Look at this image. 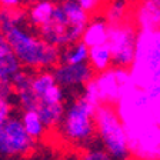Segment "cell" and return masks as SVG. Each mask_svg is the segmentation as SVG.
I'll return each instance as SVG.
<instances>
[{
    "label": "cell",
    "instance_id": "obj_26",
    "mask_svg": "<svg viewBox=\"0 0 160 160\" xmlns=\"http://www.w3.org/2000/svg\"><path fill=\"white\" fill-rule=\"evenodd\" d=\"M10 52H13V50H12V47H10L9 40H7L6 34L0 32V57L4 56V54H7V53H10Z\"/></svg>",
    "mask_w": 160,
    "mask_h": 160
},
{
    "label": "cell",
    "instance_id": "obj_8",
    "mask_svg": "<svg viewBox=\"0 0 160 160\" xmlns=\"http://www.w3.org/2000/svg\"><path fill=\"white\" fill-rule=\"evenodd\" d=\"M137 36L139 29L133 23V20H127L119 24H109L107 44L113 56L114 66L130 69L136 56Z\"/></svg>",
    "mask_w": 160,
    "mask_h": 160
},
{
    "label": "cell",
    "instance_id": "obj_14",
    "mask_svg": "<svg viewBox=\"0 0 160 160\" xmlns=\"http://www.w3.org/2000/svg\"><path fill=\"white\" fill-rule=\"evenodd\" d=\"M107 40H109V23L106 19L103 16L90 19L82 36V42L90 49L100 44H106Z\"/></svg>",
    "mask_w": 160,
    "mask_h": 160
},
{
    "label": "cell",
    "instance_id": "obj_11",
    "mask_svg": "<svg viewBox=\"0 0 160 160\" xmlns=\"http://www.w3.org/2000/svg\"><path fill=\"white\" fill-rule=\"evenodd\" d=\"M57 83L63 89L74 90L79 87H84L92 79H94V73L89 63L86 64H64L60 63L53 70Z\"/></svg>",
    "mask_w": 160,
    "mask_h": 160
},
{
    "label": "cell",
    "instance_id": "obj_6",
    "mask_svg": "<svg viewBox=\"0 0 160 160\" xmlns=\"http://www.w3.org/2000/svg\"><path fill=\"white\" fill-rule=\"evenodd\" d=\"M94 122L96 137L102 147L114 160H130L127 130L116 107L106 104L99 106L94 114Z\"/></svg>",
    "mask_w": 160,
    "mask_h": 160
},
{
    "label": "cell",
    "instance_id": "obj_25",
    "mask_svg": "<svg viewBox=\"0 0 160 160\" xmlns=\"http://www.w3.org/2000/svg\"><path fill=\"white\" fill-rule=\"evenodd\" d=\"M14 96V89L13 84L9 83V82H3L0 80V97L7 100H12V97Z\"/></svg>",
    "mask_w": 160,
    "mask_h": 160
},
{
    "label": "cell",
    "instance_id": "obj_15",
    "mask_svg": "<svg viewBox=\"0 0 160 160\" xmlns=\"http://www.w3.org/2000/svg\"><path fill=\"white\" fill-rule=\"evenodd\" d=\"M133 4L130 0H109L103 9V17L109 24H119L132 20Z\"/></svg>",
    "mask_w": 160,
    "mask_h": 160
},
{
    "label": "cell",
    "instance_id": "obj_17",
    "mask_svg": "<svg viewBox=\"0 0 160 160\" xmlns=\"http://www.w3.org/2000/svg\"><path fill=\"white\" fill-rule=\"evenodd\" d=\"M89 66L94 73H102L104 70L113 67V56L110 52L109 44H100V46L90 47L89 54Z\"/></svg>",
    "mask_w": 160,
    "mask_h": 160
},
{
    "label": "cell",
    "instance_id": "obj_10",
    "mask_svg": "<svg viewBox=\"0 0 160 160\" xmlns=\"http://www.w3.org/2000/svg\"><path fill=\"white\" fill-rule=\"evenodd\" d=\"M94 82L97 84L102 104L114 106L120 102V99L134 86L130 70L126 67L113 66L94 76Z\"/></svg>",
    "mask_w": 160,
    "mask_h": 160
},
{
    "label": "cell",
    "instance_id": "obj_27",
    "mask_svg": "<svg viewBox=\"0 0 160 160\" xmlns=\"http://www.w3.org/2000/svg\"><path fill=\"white\" fill-rule=\"evenodd\" d=\"M22 0H0V7H19Z\"/></svg>",
    "mask_w": 160,
    "mask_h": 160
},
{
    "label": "cell",
    "instance_id": "obj_21",
    "mask_svg": "<svg viewBox=\"0 0 160 160\" xmlns=\"http://www.w3.org/2000/svg\"><path fill=\"white\" fill-rule=\"evenodd\" d=\"M80 160H114L107 153L103 147L100 146H89L84 149V152L80 156Z\"/></svg>",
    "mask_w": 160,
    "mask_h": 160
},
{
    "label": "cell",
    "instance_id": "obj_23",
    "mask_svg": "<svg viewBox=\"0 0 160 160\" xmlns=\"http://www.w3.org/2000/svg\"><path fill=\"white\" fill-rule=\"evenodd\" d=\"M80 6L83 7L89 14H93L99 12L100 9H104L109 0H76Z\"/></svg>",
    "mask_w": 160,
    "mask_h": 160
},
{
    "label": "cell",
    "instance_id": "obj_2",
    "mask_svg": "<svg viewBox=\"0 0 160 160\" xmlns=\"http://www.w3.org/2000/svg\"><path fill=\"white\" fill-rule=\"evenodd\" d=\"M10 47L23 67L30 72L54 70L60 64L62 50L50 44L29 26H17L6 33Z\"/></svg>",
    "mask_w": 160,
    "mask_h": 160
},
{
    "label": "cell",
    "instance_id": "obj_18",
    "mask_svg": "<svg viewBox=\"0 0 160 160\" xmlns=\"http://www.w3.org/2000/svg\"><path fill=\"white\" fill-rule=\"evenodd\" d=\"M20 119H22V123H23L27 134H29L34 142H39V140L43 139L47 129H46V126H44L42 117H40L36 112H33V110H22Z\"/></svg>",
    "mask_w": 160,
    "mask_h": 160
},
{
    "label": "cell",
    "instance_id": "obj_24",
    "mask_svg": "<svg viewBox=\"0 0 160 160\" xmlns=\"http://www.w3.org/2000/svg\"><path fill=\"white\" fill-rule=\"evenodd\" d=\"M12 116H13V103H12V100L0 97V126L6 123Z\"/></svg>",
    "mask_w": 160,
    "mask_h": 160
},
{
    "label": "cell",
    "instance_id": "obj_5",
    "mask_svg": "<svg viewBox=\"0 0 160 160\" xmlns=\"http://www.w3.org/2000/svg\"><path fill=\"white\" fill-rule=\"evenodd\" d=\"M96 106L79 94L69 106H66L64 116L59 126L60 136L73 146L89 147L96 137Z\"/></svg>",
    "mask_w": 160,
    "mask_h": 160
},
{
    "label": "cell",
    "instance_id": "obj_3",
    "mask_svg": "<svg viewBox=\"0 0 160 160\" xmlns=\"http://www.w3.org/2000/svg\"><path fill=\"white\" fill-rule=\"evenodd\" d=\"M89 22L90 14L76 0H62L57 3L53 19L37 30V33L46 42L62 50L79 43Z\"/></svg>",
    "mask_w": 160,
    "mask_h": 160
},
{
    "label": "cell",
    "instance_id": "obj_9",
    "mask_svg": "<svg viewBox=\"0 0 160 160\" xmlns=\"http://www.w3.org/2000/svg\"><path fill=\"white\" fill-rule=\"evenodd\" d=\"M36 142L27 134L20 116L10 117L0 126V156L26 157L33 153Z\"/></svg>",
    "mask_w": 160,
    "mask_h": 160
},
{
    "label": "cell",
    "instance_id": "obj_12",
    "mask_svg": "<svg viewBox=\"0 0 160 160\" xmlns=\"http://www.w3.org/2000/svg\"><path fill=\"white\" fill-rule=\"evenodd\" d=\"M132 20L139 30L160 29V0H139L133 6Z\"/></svg>",
    "mask_w": 160,
    "mask_h": 160
},
{
    "label": "cell",
    "instance_id": "obj_4",
    "mask_svg": "<svg viewBox=\"0 0 160 160\" xmlns=\"http://www.w3.org/2000/svg\"><path fill=\"white\" fill-rule=\"evenodd\" d=\"M129 70L136 87L160 92V29L139 30L136 56Z\"/></svg>",
    "mask_w": 160,
    "mask_h": 160
},
{
    "label": "cell",
    "instance_id": "obj_7",
    "mask_svg": "<svg viewBox=\"0 0 160 160\" xmlns=\"http://www.w3.org/2000/svg\"><path fill=\"white\" fill-rule=\"evenodd\" d=\"M130 160H160V126L153 123L124 124Z\"/></svg>",
    "mask_w": 160,
    "mask_h": 160
},
{
    "label": "cell",
    "instance_id": "obj_20",
    "mask_svg": "<svg viewBox=\"0 0 160 160\" xmlns=\"http://www.w3.org/2000/svg\"><path fill=\"white\" fill-rule=\"evenodd\" d=\"M23 69V64L20 63V60L17 59V56L13 52L0 57V80L13 84L14 77Z\"/></svg>",
    "mask_w": 160,
    "mask_h": 160
},
{
    "label": "cell",
    "instance_id": "obj_16",
    "mask_svg": "<svg viewBox=\"0 0 160 160\" xmlns=\"http://www.w3.org/2000/svg\"><path fill=\"white\" fill-rule=\"evenodd\" d=\"M27 22V10L22 7H0V32L6 34L17 26H23Z\"/></svg>",
    "mask_w": 160,
    "mask_h": 160
},
{
    "label": "cell",
    "instance_id": "obj_19",
    "mask_svg": "<svg viewBox=\"0 0 160 160\" xmlns=\"http://www.w3.org/2000/svg\"><path fill=\"white\" fill-rule=\"evenodd\" d=\"M90 49L80 40L79 43H74L69 47L62 49L60 54V63L64 64H86L89 63Z\"/></svg>",
    "mask_w": 160,
    "mask_h": 160
},
{
    "label": "cell",
    "instance_id": "obj_13",
    "mask_svg": "<svg viewBox=\"0 0 160 160\" xmlns=\"http://www.w3.org/2000/svg\"><path fill=\"white\" fill-rule=\"evenodd\" d=\"M57 3L53 0H36L27 9V23L36 30L46 26L53 19Z\"/></svg>",
    "mask_w": 160,
    "mask_h": 160
},
{
    "label": "cell",
    "instance_id": "obj_1",
    "mask_svg": "<svg viewBox=\"0 0 160 160\" xmlns=\"http://www.w3.org/2000/svg\"><path fill=\"white\" fill-rule=\"evenodd\" d=\"M14 97L22 110H33L47 130L59 129L66 112L64 89L57 83L53 70L30 72L23 69L13 80Z\"/></svg>",
    "mask_w": 160,
    "mask_h": 160
},
{
    "label": "cell",
    "instance_id": "obj_28",
    "mask_svg": "<svg viewBox=\"0 0 160 160\" xmlns=\"http://www.w3.org/2000/svg\"><path fill=\"white\" fill-rule=\"evenodd\" d=\"M137 2H139V0H137Z\"/></svg>",
    "mask_w": 160,
    "mask_h": 160
},
{
    "label": "cell",
    "instance_id": "obj_22",
    "mask_svg": "<svg viewBox=\"0 0 160 160\" xmlns=\"http://www.w3.org/2000/svg\"><path fill=\"white\" fill-rule=\"evenodd\" d=\"M82 96L89 102L92 103L93 106L99 107L102 106V100H100V94H99V89H97V84L94 82V79H92L86 86L83 87V92H82Z\"/></svg>",
    "mask_w": 160,
    "mask_h": 160
}]
</instances>
